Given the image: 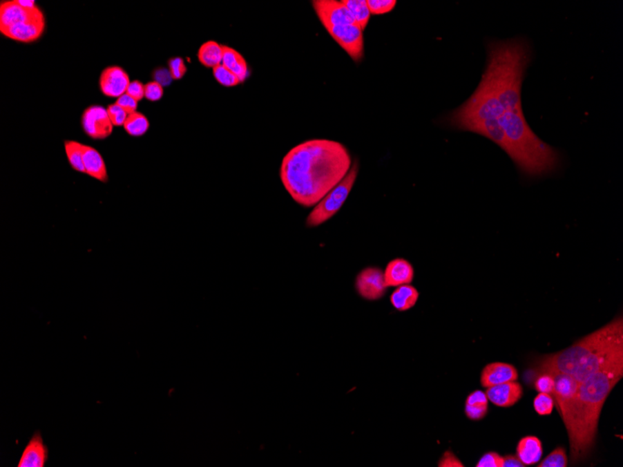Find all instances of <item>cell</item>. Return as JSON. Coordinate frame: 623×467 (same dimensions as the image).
Masks as SVG:
<instances>
[{"label": "cell", "instance_id": "6da1fadb", "mask_svg": "<svg viewBox=\"0 0 623 467\" xmlns=\"http://www.w3.org/2000/svg\"><path fill=\"white\" fill-rule=\"evenodd\" d=\"M486 64L480 84L444 124L477 133L508 155L523 175L545 177L560 167L557 149L545 143L529 126L521 106V87L533 59L526 37L486 42Z\"/></svg>", "mask_w": 623, "mask_h": 467}, {"label": "cell", "instance_id": "7a4b0ae2", "mask_svg": "<svg viewBox=\"0 0 623 467\" xmlns=\"http://www.w3.org/2000/svg\"><path fill=\"white\" fill-rule=\"evenodd\" d=\"M352 160L343 144L311 140L290 149L280 167L286 191L303 207H316L346 177Z\"/></svg>", "mask_w": 623, "mask_h": 467}, {"label": "cell", "instance_id": "3957f363", "mask_svg": "<svg viewBox=\"0 0 623 467\" xmlns=\"http://www.w3.org/2000/svg\"><path fill=\"white\" fill-rule=\"evenodd\" d=\"M622 377L623 349L617 352L600 370L579 384L571 421L566 427L572 463H579L589 455L595 445L604 402Z\"/></svg>", "mask_w": 623, "mask_h": 467}, {"label": "cell", "instance_id": "277c9868", "mask_svg": "<svg viewBox=\"0 0 623 467\" xmlns=\"http://www.w3.org/2000/svg\"><path fill=\"white\" fill-rule=\"evenodd\" d=\"M623 349V319L616 317L596 332L555 354L543 356L533 370L536 373L553 370L583 383L600 370L617 352Z\"/></svg>", "mask_w": 623, "mask_h": 467}, {"label": "cell", "instance_id": "5b68a950", "mask_svg": "<svg viewBox=\"0 0 623 467\" xmlns=\"http://www.w3.org/2000/svg\"><path fill=\"white\" fill-rule=\"evenodd\" d=\"M358 164L355 162L351 166L346 177L334 189H332L309 213L306 225L309 228H316L334 218L345 204L358 178Z\"/></svg>", "mask_w": 623, "mask_h": 467}, {"label": "cell", "instance_id": "8992f818", "mask_svg": "<svg viewBox=\"0 0 623 467\" xmlns=\"http://www.w3.org/2000/svg\"><path fill=\"white\" fill-rule=\"evenodd\" d=\"M553 376L555 386L552 396L557 405L559 413L563 419L564 426H568L571 421L572 410H573L574 399L576 397L579 383L571 376L553 370H547ZM540 373V372H539Z\"/></svg>", "mask_w": 623, "mask_h": 467}, {"label": "cell", "instance_id": "52a82bcc", "mask_svg": "<svg viewBox=\"0 0 623 467\" xmlns=\"http://www.w3.org/2000/svg\"><path fill=\"white\" fill-rule=\"evenodd\" d=\"M325 28L332 39L352 58L354 62H361L364 57V31L358 23L327 26Z\"/></svg>", "mask_w": 623, "mask_h": 467}, {"label": "cell", "instance_id": "ba28073f", "mask_svg": "<svg viewBox=\"0 0 623 467\" xmlns=\"http://www.w3.org/2000/svg\"><path fill=\"white\" fill-rule=\"evenodd\" d=\"M82 125L84 133L95 140L109 137L114 128L106 108L101 106H90L85 109L82 117Z\"/></svg>", "mask_w": 623, "mask_h": 467}, {"label": "cell", "instance_id": "9c48e42d", "mask_svg": "<svg viewBox=\"0 0 623 467\" xmlns=\"http://www.w3.org/2000/svg\"><path fill=\"white\" fill-rule=\"evenodd\" d=\"M312 4L324 28L358 23L342 1L315 0Z\"/></svg>", "mask_w": 623, "mask_h": 467}, {"label": "cell", "instance_id": "30bf717a", "mask_svg": "<svg viewBox=\"0 0 623 467\" xmlns=\"http://www.w3.org/2000/svg\"><path fill=\"white\" fill-rule=\"evenodd\" d=\"M42 19H44V12L38 6L25 7L19 0L3 1L0 5V29Z\"/></svg>", "mask_w": 623, "mask_h": 467}, {"label": "cell", "instance_id": "8fae6325", "mask_svg": "<svg viewBox=\"0 0 623 467\" xmlns=\"http://www.w3.org/2000/svg\"><path fill=\"white\" fill-rule=\"evenodd\" d=\"M356 289L367 301H378L387 291L383 271L375 267L362 269L356 279Z\"/></svg>", "mask_w": 623, "mask_h": 467}, {"label": "cell", "instance_id": "7c38bea8", "mask_svg": "<svg viewBox=\"0 0 623 467\" xmlns=\"http://www.w3.org/2000/svg\"><path fill=\"white\" fill-rule=\"evenodd\" d=\"M130 84L129 75L121 66H108L100 75L101 92L108 97L119 98L124 95Z\"/></svg>", "mask_w": 623, "mask_h": 467}, {"label": "cell", "instance_id": "4fadbf2b", "mask_svg": "<svg viewBox=\"0 0 623 467\" xmlns=\"http://www.w3.org/2000/svg\"><path fill=\"white\" fill-rule=\"evenodd\" d=\"M49 460V448L45 444L41 431H36L29 439L18 463V467H45Z\"/></svg>", "mask_w": 623, "mask_h": 467}, {"label": "cell", "instance_id": "5bb4252c", "mask_svg": "<svg viewBox=\"0 0 623 467\" xmlns=\"http://www.w3.org/2000/svg\"><path fill=\"white\" fill-rule=\"evenodd\" d=\"M486 397L492 404L500 408H510L520 401L524 394L523 386L517 381L499 384L488 387Z\"/></svg>", "mask_w": 623, "mask_h": 467}, {"label": "cell", "instance_id": "9a60e30c", "mask_svg": "<svg viewBox=\"0 0 623 467\" xmlns=\"http://www.w3.org/2000/svg\"><path fill=\"white\" fill-rule=\"evenodd\" d=\"M519 377L517 370L515 365L507 363L494 362L484 367L481 375V386L488 387L499 384L517 381Z\"/></svg>", "mask_w": 623, "mask_h": 467}, {"label": "cell", "instance_id": "2e32d148", "mask_svg": "<svg viewBox=\"0 0 623 467\" xmlns=\"http://www.w3.org/2000/svg\"><path fill=\"white\" fill-rule=\"evenodd\" d=\"M387 287L410 285L414 278V269L408 260L398 258L391 260L383 271Z\"/></svg>", "mask_w": 623, "mask_h": 467}, {"label": "cell", "instance_id": "e0dca14e", "mask_svg": "<svg viewBox=\"0 0 623 467\" xmlns=\"http://www.w3.org/2000/svg\"><path fill=\"white\" fill-rule=\"evenodd\" d=\"M44 28L45 19H42V20L17 23L10 28L0 29V31L8 39L28 44V42H33L39 39L44 34Z\"/></svg>", "mask_w": 623, "mask_h": 467}, {"label": "cell", "instance_id": "ac0fdd59", "mask_svg": "<svg viewBox=\"0 0 623 467\" xmlns=\"http://www.w3.org/2000/svg\"><path fill=\"white\" fill-rule=\"evenodd\" d=\"M82 156L86 175L95 178L100 182L106 183L108 180V170L105 160L100 152L93 146L82 144Z\"/></svg>", "mask_w": 623, "mask_h": 467}, {"label": "cell", "instance_id": "d6986e66", "mask_svg": "<svg viewBox=\"0 0 623 467\" xmlns=\"http://www.w3.org/2000/svg\"><path fill=\"white\" fill-rule=\"evenodd\" d=\"M542 455V443L537 437H524L519 441L516 455L524 466H532L539 463Z\"/></svg>", "mask_w": 623, "mask_h": 467}, {"label": "cell", "instance_id": "ffe728a7", "mask_svg": "<svg viewBox=\"0 0 623 467\" xmlns=\"http://www.w3.org/2000/svg\"><path fill=\"white\" fill-rule=\"evenodd\" d=\"M419 300V292L411 285L398 287L390 296L391 305L399 312L409 311L414 308Z\"/></svg>", "mask_w": 623, "mask_h": 467}, {"label": "cell", "instance_id": "44dd1931", "mask_svg": "<svg viewBox=\"0 0 623 467\" xmlns=\"http://www.w3.org/2000/svg\"><path fill=\"white\" fill-rule=\"evenodd\" d=\"M222 65L236 75L241 82L246 81L247 77H249V68H247L246 59L240 53L237 52L233 48L222 46Z\"/></svg>", "mask_w": 623, "mask_h": 467}, {"label": "cell", "instance_id": "7402d4cb", "mask_svg": "<svg viewBox=\"0 0 623 467\" xmlns=\"http://www.w3.org/2000/svg\"><path fill=\"white\" fill-rule=\"evenodd\" d=\"M488 399L483 391L476 390L468 394L466 400L465 413L472 421L483 420L488 412Z\"/></svg>", "mask_w": 623, "mask_h": 467}, {"label": "cell", "instance_id": "603a6c76", "mask_svg": "<svg viewBox=\"0 0 623 467\" xmlns=\"http://www.w3.org/2000/svg\"><path fill=\"white\" fill-rule=\"evenodd\" d=\"M198 60L207 68H214L222 65V46L214 41L204 42L198 50Z\"/></svg>", "mask_w": 623, "mask_h": 467}, {"label": "cell", "instance_id": "cb8c5ba5", "mask_svg": "<svg viewBox=\"0 0 623 467\" xmlns=\"http://www.w3.org/2000/svg\"><path fill=\"white\" fill-rule=\"evenodd\" d=\"M342 2L349 10L356 22L364 31L368 26L370 18H371V12H370L367 0H343Z\"/></svg>", "mask_w": 623, "mask_h": 467}, {"label": "cell", "instance_id": "d4e9b609", "mask_svg": "<svg viewBox=\"0 0 623 467\" xmlns=\"http://www.w3.org/2000/svg\"><path fill=\"white\" fill-rule=\"evenodd\" d=\"M124 128L128 135L134 136V137H140V136L146 135L150 129V122L145 115L137 111L128 115Z\"/></svg>", "mask_w": 623, "mask_h": 467}, {"label": "cell", "instance_id": "484cf974", "mask_svg": "<svg viewBox=\"0 0 623 467\" xmlns=\"http://www.w3.org/2000/svg\"><path fill=\"white\" fill-rule=\"evenodd\" d=\"M64 146H65L66 158H68L72 169L77 171V172L86 173L84 164V156H82V144L78 142V141L66 140L65 144H64Z\"/></svg>", "mask_w": 623, "mask_h": 467}, {"label": "cell", "instance_id": "4316f807", "mask_svg": "<svg viewBox=\"0 0 623 467\" xmlns=\"http://www.w3.org/2000/svg\"><path fill=\"white\" fill-rule=\"evenodd\" d=\"M213 75H214L215 81L224 87H234L242 84L239 77L223 65L213 68Z\"/></svg>", "mask_w": 623, "mask_h": 467}, {"label": "cell", "instance_id": "83f0119b", "mask_svg": "<svg viewBox=\"0 0 623 467\" xmlns=\"http://www.w3.org/2000/svg\"><path fill=\"white\" fill-rule=\"evenodd\" d=\"M530 378H532L534 388L537 392H539V393L553 394L555 381H553V376L550 375V372L536 373V374L530 376Z\"/></svg>", "mask_w": 623, "mask_h": 467}, {"label": "cell", "instance_id": "f1b7e54d", "mask_svg": "<svg viewBox=\"0 0 623 467\" xmlns=\"http://www.w3.org/2000/svg\"><path fill=\"white\" fill-rule=\"evenodd\" d=\"M555 408V399L552 394L539 393L534 399V410L540 416L552 414Z\"/></svg>", "mask_w": 623, "mask_h": 467}, {"label": "cell", "instance_id": "f546056e", "mask_svg": "<svg viewBox=\"0 0 623 467\" xmlns=\"http://www.w3.org/2000/svg\"><path fill=\"white\" fill-rule=\"evenodd\" d=\"M568 460L563 447L556 448L550 455L539 464V467H566Z\"/></svg>", "mask_w": 623, "mask_h": 467}, {"label": "cell", "instance_id": "4dcf8cb0", "mask_svg": "<svg viewBox=\"0 0 623 467\" xmlns=\"http://www.w3.org/2000/svg\"><path fill=\"white\" fill-rule=\"evenodd\" d=\"M371 15H382L395 9L396 0H367Z\"/></svg>", "mask_w": 623, "mask_h": 467}, {"label": "cell", "instance_id": "1f68e13d", "mask_svg": "<svg viewBox=\"0 0 623 467\" xmlns=\"http://www.w3.org/2000/svg\"><path fill=\"white\" fill-rule=\"evenodd\" d=\"M106 111H108L109 119H111L114 126H124L128 114L121 106L117 105L116 103L111 104L106 108Z\"/></svg>", "mask_w": 623, "mask_h": 467}, {"label": "cell", "instance_id": "d6a6232c", "mask_svg": "<svg viewBox=\"0 0 623 467\" xmlns=\"http://www.w3.org/2000/svg\"><path fill=\"white\" fill-rule=\"evenodd\" d=\"M169 66L172 79H175V81L182 79L185 76L186 72H187V66L185 65L184 60L181 57L171 58L169 61Z\"/></svg>", "mask_w": 623, "mask_h": 467}, {"label": "cell", "instance_id": "836d02e7", "mask_svg": "<svg viewBox=\"0 0 623 467\" xmlns=\"http://www.w3.org/2000/svg\"><path fill=\"white\" fill-rule=\"evenodd\" d=\"M164 96V87L156 82L145 84V98L151 102L161 100Z\"/></svg>", "mask_w": 623, "mask_h": 467}, {"label": "cell", "instance_id": "e575fe53", "mask_svg": "<svg viewBox=\"0 0 623 467\" xmlns=\"http://www.w3.org/2000/svg\"><path fill=\"white\" fill-rule=\"evenodd\" d=\"M503 461H504V457H502L499 453L487 452L480 459V461L476 464V467H503Z\"/></svg>", "mask_w": 623, "mask_h": 467}, {"label": "cell", "instance_id": "d590c367", "mask_svg": "<svg viewBox=\"0 0 623 467\" xmlns=\"http://www.w3.org/2000/svg\"><path fill=\"white\" fill-rule=\"evenodd\" d=\"M117 105L121 106L122 109L128 115L134 113V112H137V101H135L134 98H132L131 96L128 95L127 93H124L122 96H119V98H117L116 102Z\"/></svg>", "mask_w": 623, "mask_h": 467}, {"label": "cell", "instance_id": "8d00e7d4", "mask_svg": "<svg viewBox=\"0 0 623 467\" xmlns=\"http://www.w3.org/2000/svg\"><path fill=\"white\" fill-rule=\"evenodd\" d=\"M125 93L131 96V97L134 98L137 102H140V101L145 97V85L140 81H134L130 84L129 86H128V89Z\"/></svg>", "mask_w": 623, "mask_h": 467}, {"label": "cell", "instance_id": "74e56055", "mask_svg": "<svg viewBox=\"0 0 623 467\" xmlns=\"http://www.w3.org/2000/svg\"><path fill=\"white\" fill-rule=\"evenodd\" d=\"M439 467H464L462 461L459 460L452 452H444L441 461H439Z\"/></svg>", "mask_w": 623, "mask_h": 467}, {"label": "cell", "instance_id": "f35d334b", "mask_svg": "<svg viewBox=\"0 0 623 467\" xmlns=\"http://www.w3.org/2000/svg\"><path fill=\"white\" fill-rule=\"evenodd\" d=\"M154 82H158L162 87L169 86L173 81L169 69L158 68L153 72Z\"/></svg>", "mask_w": 623, "mask_h": 467}, {"label": "cell", "instance_id": "ab89813d", "mask_svg": "<svg viewBox=\"0 0 623 467\" xmlns=\"http://www.w3.org/2000/svg\"><path fill=\"white\" fill-rule=\"evenodd\" d=\"M524 464L521 463L517 455H507L504 457L503 461V467H524Z\"/></svg>", "mask_w": 623, "mask_h": 467}]
</instances>
